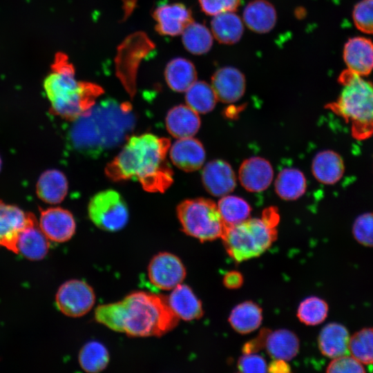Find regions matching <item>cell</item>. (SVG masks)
I'll use <instances>...</instances> for the list:
<instances>
[{"label": "cell", "mask_w": 373, "mask_h": 373, "mask_svg": "<svg viewBox=\"0 0 373 373\" xmlns=\"http://www.w3.org/2000/svg\"><path fill=\"white\" fill-rule=\"evenodd\" d=\"M352 233L361 245L373 247V213H365L358 216L354 222Z\"/></svg>", "instance_id": "39"}, {"label": "cell", "mask_w": 373, "mask_h": 373, "mask_svg": "<svg viewBox=\"0 0 373 373\" xmlns=\"http://www.w3.org/2000/svg\"><path fill=\"white\" fill-rule=\"evenodd\" d=\"M277 231L261 218H248L227 227L221 238L229 256L237 262L258 257L276 239Z\"/></svg>", "instance_id": "6"}, {"label": "cell", "mask_w": 373, "mask_h": 373, "mask_svg": "<svg viewBox=\"0 0 373 373\" xmlns=\"http://www.w3.org/2000/svg\"><path fill=\"white\" fill-rule=\"evenodd\" d=\"M238 367L242 372H265L267 365L265 360L256 353L244 354L238 361Z\"/></svg>", "instance_id": "42"}, {"label": "cell", "mask_w": 373, "mask_h": 373, "mask_svg": "<svg viewBox=\"0 0 373 373\" xmlns=\"http://www.w3.org/2000/svg\"><path fill=\"white\" fill-rule=\"evenodd\" d=\"M170 140L152 133L129 137L120 152L105 168L111 180H135L149 192H164L173 183L166 160Z\"/></svg>", "instance_id": "2"}, {"label": "cell", "mask_w": 373, "mask_h": 373, "mask_svg": "<svg viewBox=\"0 0 373 373\" xmlns=\"http://www.w3.org/2000/svg\"><path fill=\"white\" fill-rule=\"evenodd\" d=\"M267 370L271 372H289L290 367L286 361L274 359L267 367Z\"/></svg>", "instance_id": "46"}, {"label": "cell", "mask_w": 373, "mask_h": 373, "mask_svg": "<svg viewBox=\"0 0 373 373\" xmlns=\"http://www.w3.org/2000/svg\"><path fill=\"white\" fill-rule=\"evenodd\" d=\"M238 175L242 186L246 190L260 192L269 186L274 171L269 161L262 157H253L242 163Z\"/></svg>", "instance_id": "19"}, {"label": "cell", "mask_w": 373, "mask_h": 373, "mask_svg": "<svg viewBox=\"0 0 373 373\" xmlns=\"http://www.w3.org/2000/svg\"><path fill=\"white\" fill-rule=\"evenodd\" d=\"M123 1V9L124 11V19L127 18L133 12V10L135 7L137 0H122Z\"/></svg>", "instance_id": "47"}, {"label": "cell", "mask_w": 373, "mask_h": 373, "mask_svg": "<svg viewBox=\"0 0 373 373\" xmlns=\"http://www.w3.org/2000/svg\"><path fill=\"white\" fill-rule=\"evenodd\" d=\"M270 332L268 329H262L258 336L243 345V354L256 353L262 349L265 346L266 340Z\"/></svg>", "instance_id": "43"}, {"label": "cell", "mask_w": 373, "mask_h": 373, "mask_svg": "<svg viewBox=\"0 0 373 373\" xmlns=\"http://www.w3.org/2000/svg\"><path fill=\"white\" fill-rule=\"evenodd\" d=\"M344 87L336 101L327 108L351 124L352 136L364 140L373 135V84L349 69L339 75Z\"/></svg>", "instance_id": "5"}, {"label": "cell", "mask_w": 373, "mask_h": 373, "mask_svg": "<svg viewBox=\"0 0 373 373\" xmlns=\"http://www.w3.org/2000/svg\"><path fill=\"white\" fill-rule=\"evenodd\" d=\"M51 69L44 87L50 103V111L63 119L72 122L84 115L104 93L98 84L77 81L73 65L63 52L55 55Z\"/></svg>", "instance_id": "4"}, {"label": "cell", "mask_w": 373, "mask_h": 373, "mask_svg": "<svg viewBox=\"0 0 373 373\" xmlns=\"http://www.w3.org/2000/svg\"><path fill=\"white\" fill-rule=\"evenodd\" d=\"M202 181L205 189L214 196L226 195L236 185L233 170L229 163L222 160H212L204 166Z\"/></svg>", "instance_id": "16"}, {"label": "cell", "mask_w": 373, "mask_h": 373, "mask_svg": "<svg viewBox=\"0 0 373 373\" xmlns=\"http://www.w3.org/2000/svg\"><path fill=\"white\" fill-rule=\"evenodd\" d=\"M343 60L347 69L358 76H367L373 70V42L368 38H350L344 45Z\"/></svg>", "instance_id": "17"}, {"label": "cell", "mask_w": 373, "mask_h": 373, "mask_svg": "<svg viewBox=\"0 0 373 373\" xmlns=\"http://www.w3.org/2000/svg\"><path fill=\"white\" fill-rule=\"evenodd\" d=\"M217 206L227 227L248 219L251 210L244 199L235 195L222 196Z\"/></svg>", "instance_id": "35"}, {"label": "cell", "mask_w": 373, "mask_h": 373, "mask_svg": "<svg viewBox=\"0 0 373 373\" xmlns=\"http://www.w3.org/2000/svg\"><path fill=\"white\" fill-rule=\"evenodd\" d=\"M328 305L316 296H310L299 305L297 316L300 321L308 325H316L323 322L327 316Z\"/></svg>", "instance_id": "37"}, {"label": "cell", "mask_w": 373, "mask_h": 373, "mask_svg": "<svg viewBox=\"0 0 373 373\" xmlns=\"http://www.w3.org/2000/svg\"><path fill=\"white\" fill-rule=\"evenodd\" d=\"M222 282L228 289H238L243 283V276L239 271H230L224 276Z\"/></svg>", "instance_id": "44"}, {"label": "cell", "mask_w": 373, "mask_h": 373, "mask_svg": "<svg viewBox=\"0 0 373 373\" xmlns=\"http://www.w3.org/2000/svg\"><path fill=\"white\" fill-rule=\"evenodd\" d=\"M277 21L274 5L267 0H252L245 8L243 21L249 29L257 33H267Z\"/></svg>", "instance_id": "23"}, {"label": "cell", "mask_w": 373, "mask_h": 373, "mask_svg": "<svg viewBox=\"0 0 373 373\" xmlns=\"http://www.w3.org/2000/svg\"><path fill=\"white\" fill-rule=\"evenodd\" d=\"M327 372H365L363 364L352 356L343 355L333 358L327 367Z\"/></svg>", "instance_id": "41"}, {"label": "cell", "mask_w": 373, "mask_h": 373, "mask_svg": "<svg viewBox=\"0 0 373 373\" xmlns=\"http://www.w3.org/2000/svg\"><path fill=\"white\" fill-rule=\"evenodd\" d=\"M95 319L113 331L131 337H160L179 322L166 298L145 291H135L120 301L98 306Z\"/></svg>", "instance_id": "3"}, {"label": "cell", "mask_w": 373, "mask_h": 373, "mask_svg": "<svg viewBox=\"0 0 373 373\" xmlns=\"http://www.w3.org/2000/svg\"><path fill=\"white\" fill-rule=\"evenodd\" d=\"M173 164L186 172L202 167L205 160V151L202 143L193 137L178 139L169 148Z\"/></svg>", "instance_id": "20"}, {"label": "cell", "mask_w": 373, "mask_h": 373, "mask_svg": "<svg viewBox=\"0 0 373 373\" xmlns=\"http://www.w3.org/2000/svg\"><path fill=\"white\" fill-rule=\"evenodd\" d=\"M48 238L41 229L34 214L27 213V220L17 240L18 254L30 260H40L49 250Z\"/></svg>", "instance_id": "14"}, {"label": "cell", "mask_w": 373, "mask_h": 373, "mask_svg": "<svg viewBox=\"0 0 373 373\" xmlns=\"http://www.w3.org/2000/svg\"><path fill=\"white\" fill-rule=\"evenodd\" d=\"M352 18L361 32L373 35V0H361L354 7Z\"/></svg>", "instance_id": "38"}, {"label": "cell", "mask_w": 373, "mask_h": 373, "mask_svg": "<svg viewBox=\"0 0 373 373\" xmlns=\"http://www.w3.org/2000/svg\"><path fill=\"white\" fill-rule=\"evenodd\" d=\"M211 27L213 36L223 44L237 43L244 32L243 23L234 12H226L213 16Z\"/></svg>", "instance_id": "28"}, {"label": "cell", "mask_w": 373, "mask_h": 373, "mask_svg": "<svg viewBox=\"0 0 373 373\" xmlns=\"http://www.w3.org/2000/svg\"><path fill=\"white\" fill-rule=\"evenodd\" d=\"M36 191L38 197L45 202L59 203L68 192L67 179L64 174L58 170H47L40 175Z\"/></svg>", "instance_id": "26"}, {"label": "cell", "mask_w": 373, "mask_h": 373, "mask_svg": "<svg viewBox=\"0 0 373 373\" xmlns=\"http://www.w3.org/2000/svg\"><path fill=\"white\" fill-rule=\"evenodd\" d=\"M55 302L64 315L77 318L86 314L93 307L95 294L93 289L85 281L69 280L58 289Z\"/></svg>", "instance_id": "10"}, {"label": "cell", "mask_w": 373, "mask_h": 373, "mask_svg": "<svg viewBox=\"0 0 373 373\" xmlns=\"http://www.w3.org/2000/svg\"><path fill=\"white\" fill-rule=\"evenodd\" d=\"M344 170V162L341 156L330 150L317 153L312 164L314 176L318 181L325 184H334L339 181Z\"/></svg>", "instance_id": "25"}, {"label": "cell", "mask_w": 373, "mask_h": 373, "mask_svg": "<svg viewBox=\"0 0 373 373\" xmlns=\"http://www.w3.org/2000/svg\"><path fill=\"white\" fill-rule=\"evenodd\" d=\"M350 334L341 324L331 323L326 325L318 336V347L325 356L334 358L349 352Z\"/></svg>", "instance_id": "24"}, {"label": "cell", "mask_w": 373, "mask_h": 373, "mask_svg": "<svg viewBox=\"0 0 373 373\" xmlns=\"http://www.w3.org/2000/svg\"><path fill=\"white\" fill-rule=\"evenodd\" d=\"M1 157H0V170H1Z\"/></svg>", "instance_id": "48"}, {"label": "cell", "mask_w": 373, "mask_h": 373, "mask_svg": "<svg viewBox=\"0 0 373 373\" xmlns=\"http://www.w3.org/2000/svg\"><path fill=\"white\" fill-rule=\"evenodd\" d=\"M265 347L274 359L289 361L298 352L299 340L294 333L288 329H278L270 332Z\"/></svg>", "instance_id": "29"}, {"label": "cell", "mask_w": 373, "mask_h": 373, "mask_svg": "<svg viewBox=\"0 0 373 373\" xmlns=\"http://www.w3.org/2000/svg\"><path fill=\"white\" fill-rule=\"evenodd\" d=\"M348 350L362 364H373V327H365L350 338Z\"/></svg>", "instance_id": "36"}, {"label": "cell", "mask_w": 373, "mask_h": 373, "mask_svg": "<svg viewBox=\"0 0 373 373\" xmlns=\"http://www.w3.org/2000/svg\"><path fill=\"white\" fill-rule=\"evenodd\" d=\"M261 219L269 226L276 228L279 221V215L277 209L274 207H269L265 209Z\"/></svg>", "instance_id": "45"}, {"label": "cell", "mask_w": 373, "mask_h": 373, "mask_svg": "<svg viewBox=\"0 0 373 373\" xmlns=\"http://www.w3.org/2000/svg\"><path fill=\"white\" fill-rule=\"evenodd\" d=\"M132 105L108 98L95 104L75 120L68 132L71 147L89 157H98L122 144L135 126Z\"/></svg>", "instance_id": "1"}, {"label": "cell", "mask_w": 373, "mask_h": 373, "mask_svg": "<svg viewBox=\"0 0 373 373\" xmlns=\"http://www.w3.org/2000/svg\"><path fill=\"white\" fill-rule=\"evenodd\" d=\"M165 121L169 133L178 139L193 137L198 131L201 123L198 113L185 105L170 109Z\"/></svg>", "instance_id": "22"}, {"label": "cell", "mask_w": 373, "mask_h": 373, "mask_svg": "<svg viewBox=\"0 0 373 373\" xmlns=\"http://www.w3.org/2000/svg\"><path fill=\"white\" fill-rule=\"evenodd\" d=\"M306 186V179L303 173L292 168L283 169L275 182L277 195L285 200L298 199L304 194Z\"/></svg>", "instance_id": "31"}, {"label": "cell", "mask_w": 373, "mask_h": 373, "mask_svg": "<svg viewBox=\"0 0 373 373\" xmlns=\"http://www.w3.org/2000/svg\"><path fill=\"white\" fill-rule=\"evenodd\" d=\"M147 274L153 286L169 291L182 283L186 271L179 257L169 252H160L151 258Z\"/></svg>", "instance_id": "11"}, {"label": "cell", "mask_w": 373, "mask_h": 373, "mask_svg": "<svg viewBox=\"0 0 373 373\" xmlns=\"http://www.w3.org/2000/svg\"><path fill=\"white\" fill-rule=\"evenodd\" d=\"M154 49L155 44L143 32L131 34L117 47L116 75L131 97L136 93L138 67Z\"/></svg>", "instance_id": "8"}, {"label": "cell", "mask_w": 373, "mask_h": 373, "mask_svg": "<svg viewBox=\"0 0 373 373\" xmlns=\"http://www.w3.org/2000/svg\"><path fill=\"white\" fill-rule=\"evenodd\" d=\"M187 106L198 113H207L215 107L218 101L211 86L203 81H195L186 90Z\"/></svg>", "instance_id": "33"}, {"label": "cell", "mask_w": 373, "mask_h": 373, "mask_svg": "<svg viewBox=\"0 0 373 373\" xmlns=\"http://www.w3.org/2000/svg\"><path fill=\"white\" fill-rule=\"evenodd\" d=\"M88 213L96 227L109 232L122 229L129 218L124 200L113 189L100 191L93 196L88 203Z\"/></svg>", "instance_id": "9"}, {"label": "cell", "mask_w": 373, "mask_h": 373, "mask_svg": "<svg viewBox=\"0 0 373 373\" xmlns=\"http://www.w3.org/2000/svg\"><path fill=\"white\" fill-rule=\"evenodd\" d=\"M166 299L169 308L179 320L191 321L200 318L204 314L201 301L186 285H178Z\"/></svg>", "instance_id": "21"}, {"label": "cell", "mask_w": 373, "mask_h": 373, "mask_svg": "<svg viewBox=\"0 0 373 373\" xmlns=\"http://www.w3.org/2000/svg\"><path fill=\"white\" fill-rule=\"evenodd\" d=\"M39 224L48 240L56 242L69 240L76 230L73 214L60 207L41 209Z\"/></svg>", "instance_id": "13"}, {"label": "cell", "mask_w": 373, "mask_h": 373, "mask_svg": "<svg viewBox=\"0 0 373 373\" xmlns=\"http://www.w3.org/2000/svg\"><path fill=\"white\" fill-rule=\"evenodd\" d=\"M211 87L218 100L232 103L244 95L246 79L243 73L233 66H224L217 70L211 77Z\"/></svg>", "instance_id": "15"}, {"label": "cell", "mask_w": 373, "mask_h": 373, "mask_svg": "<svg viewBox=\"0 0 373 373\" xmlns=\"http://www.w3.org/2000/svg\"><path fill=\"white\" fill-rule=\"evenodd\" d=\"M110 356L107 348L101 343L92 341L86 343L78 354L81 368L87 373H99L108 366Z\"/></svg>", "instance_id": "32"}, {"label": "cell", "mask_w": 373, "mask_h": 373, "mask_svg": "<svg viewBox=\"0 0 373 373\" xmlns=\"http://www.w3.org/2000/svg\"><path fill=\"white\" fill-rule=\"evenodd\" d=\"M182 229L186 235L200 242L221 238L227 229L218 206L209 199H187L177 207Z\"/></svg>", "instance_id": "7"}, {"label": "cell", "mask_w": 373, "mask_h": 373, "mask_svg": "<svg viewBox=\"0 0 373 373\" xmlns=\"http://www.w3.org/2000/svg\"><path fill=\"white\" fill-rule=\"evenodd\" d=\"M164 76L166 82L171 90L184 92L196 81L197 73L191 61L177 57L167 64Z\"/></svg>", "instance_id": "27"}, {"label": "cell", "mask_w": 373, "mask_h": 373, "mask_svg": "<svg viewBox=\"0 0 373 373\" xmlns=\"http://www.w3.org/2000/svg\"><path fill=\"white\" fill-rule=\"evenodd\" d=\"M262 320V309L252 301H245L236 305L229 317V322L233 329L242 334L258 328Z\"/></svg>", "instance_id": "30"}, {"label": "cell", "mask_w": 373, "mask_h": 373, "mask_svg": "<svg viewBox=\"0 0 373 373\" xmlns=\"http://www.w3.org/2000/svg\"><path fill=\"white\" fill-rule=\"evenodd\" d=\"M27 220V213L0 200V246L18 254L17 240Z\"/></svg>", "instance_id": "18"}, {"label": "cell", "mask_w": 373, "mask_h": 373, "mask_svg": "<svg viewBox=\"0 0 373 373\" xmlns=\"http://www.w3.org/2000/svg\"><path fill=\"white\" fill-rule=\"evenodd\" d=\"M184 48L193 55L207 53L213 45V35L204 25L192 22L183 31Z\"/></svg>", "instance_id": "34"}, {"label": "cell", "mask_w": 373, "mask_h": 373, "mask_svg": "<svg viewBox=\"0 0 373 373\" xmlns=\"http://www.w3.org/2000/svg\"><path fill=\"white\" fill-rule=\"evenodd\" d=\"M152 15L156 31L164 36L179 35L193 21L191 10L181 3H161Z\"/></svg>", "instance_id": "12"}, {"label": "cell", "mask_w": 373, "mask_h": 373, "mask_svg": "<svg viewBox=\"0 0 373 373\" xmlns=\"http://www.w3.org/2000/svg\"><path fill=\"white\" fill-rule=\"evenodd\" d=\"M242 0H198L201 10L207 15L216 16L222 12H235Z\"/></svg>", "instance_id": "40"}]
</instances>
